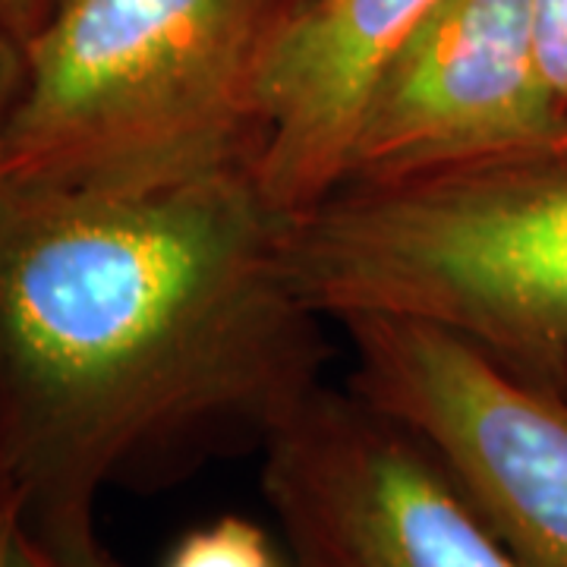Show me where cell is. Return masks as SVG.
Listing matches in <instances>:
<instances>
[{"mask_svg":"<svg viewBox=\"0 0 567 567\" xmlns=\"http://www.w3.org/2000/svg\"><path fill=\"white\" fill-rule=\"evenodd\" d=\"M252 164L145 193L0 183V439L25 524L259 447L319 391L328 328Z\"/></svg>","mask_w":567,"mask_h":567,"instance_id":"cell-1","label":"cell"},{"mask_svg":"<svg viewBox=\"0 0 567 567\" xmlns=\"http://www.w3.org/2000/svg\"><path fill=\"white\" fill-rule=\"evenodd\" d=\"M303 0H61L25 44L0 183L145 193L256 164Z\"/></svg>","mask_w":567,"mask_h":567,"instance_id":"cell-2","label":"cell"},{"mask_svg":"<svg viewBox=\"0 0 567 567\" xmlns=\"http://www.w3.org/2000/svg\"><path fill=\"white\" fill-rule=\"evenodd\" d=\"M287 256L328 324H425L551 382L567 365V136L341 183L290 218Z\"/></svg>","mask_w":567,"mask_h":567,"instance_id":"cell-3","label":"cell"},{"mask_svg":"<svg viewBox=\"0 0 567 567\" xmlns=\"http://www.w3.org/2000/svg\"><path fill=\"white\" fill-rule=\"evenodd\" d=\"M338 331L347 388L445 466L517 567H567V391L425 324Z\"/></svg>","mask_w":567,"mask_h":567,"instance_id":"cell-4","label":"cell"},{"mask_svg":"<svg viewBox=\"0 0 567 567\" xmlns=\"http://www.w3.org/2000/svg\"><path fill=\"white\" fill-rule=\"evenodd\" d=\"M262 495L293 567H517L445 466L347 385L265 442Z\"/></svg>","mask_w":567,"mask_h":567,"instance_id":"cell-5","label":"cell"},{"mask_svg":"<svg viewBox=\"0 0 567 567\" xmlns=\"http://www.w3.org/2000/svg\"><path fill=\"white\" fill-rule=\"evenodd\" d=\"M565 136L533 0H439L372 82L341 183L398 181Z\"/></svg>","mask_w":567,"mask_h":567,"instance_id":"cell-6","label":"cell"},{"mask_svg":"<svg viewBox=\"0 0 567 567\" xmlns=\"http://www.w3.org/2000/svg\"><path fill=\"white\" fill-rule=\"evenodd\" d=\"M439 0H303L271 73L256 177L268 199L300 215L344 177L365 95L398 44Z\"/></svg>","mask_w":567,"mask_h":567,"instance_id":"cell-7","label":"cell"},{"mask_svg":"<svg viewBox=\"0 0 567 567\" xmlns=\"http://www.w3.org/2000/svg\"><path fill=\"white\" fill-rule=\"evenodd\" d=\"M162 567H293L259 524L224 514L189 529L171 548Z\"/></svg>","mask_w":567,"mask_h":567,"instance_id":"cell-8","label":"cell"},{"mask_svg":"<svg viewBox=\"0 0 567 567\" xmlns=\"http://www.w3.org/2000/svg\"><path fill=\"white\" fill-rule=\"evenodd\" d=\"M0 567H126L99 539V533L85 536H58L25 524L20 511L0 529Z\"/></svg>","mask_w":567,"mask_h":567,"instance_id":"cell-9","label":"cell"},{"mask_svg":"<svg viewBox=\"0 0 567 567\" xmlns=\"http://www.w3.org/2000/svg\"><path fill=\"white\" fill-rule=\"evenodd\" d=\"M533 22L548 89L567 111V0H533Z\"/></svg>","mask_w":567,"mask_h":567,"instance_id":"cell-10","label":"cell"},{"mask_svg":"<svg viewBox=\"0 0 567 567\" xmlns=\"http://www.w3.org/2000/svg\"><path fill=\"white\" fill-rule=\"evenodd\" d=\"M58 3L61 0H0V29L25 51V44L51 20Z\"/></svg>","mask_w":567,"mask_h":567,"instance_id":"cell-11","label":"cell"},{"mask_svg":"<svg viewBox=\"0 0 567 567\" xmlns=\"http://www.w3.org/2000/svg\"><path fill=\"white\" fill-rule=\"evenodd\" d=\"M22 73H25V51L0 29V130L20 99Z\"/></svg>","mask_w":567,"mask_h":567,"instance_id":"cell-12","label":"cell"},{"mask_svg":"<svg viewBox=\"0 0 567 567\" xmlns=\"http://www.w3.org/2000/svg\"><path fill=\"white\" fill-rule=\"evenodd\" d=\"M13 511H17V483H13L7 447H3V439H0V529L10 520Z\"/></svg>","mask_w":567,"mask_h":567,"instance_id":"cell-13","label":"cell"},{"mask_svg":"<svg viewBox=\"0 0 567 567\" xmlns=\"http://www.w3.org/2000/svg\"><path fill=\"white\" fill-rule=\"evenodd\" d=\"M551 385H558L561 391H567V365L558 372V375H555V379H551Z\"/></svg>","mask_w":567,"mask_h":567,"instance_id":"cell-14","label":"cell"}]
</instances>
